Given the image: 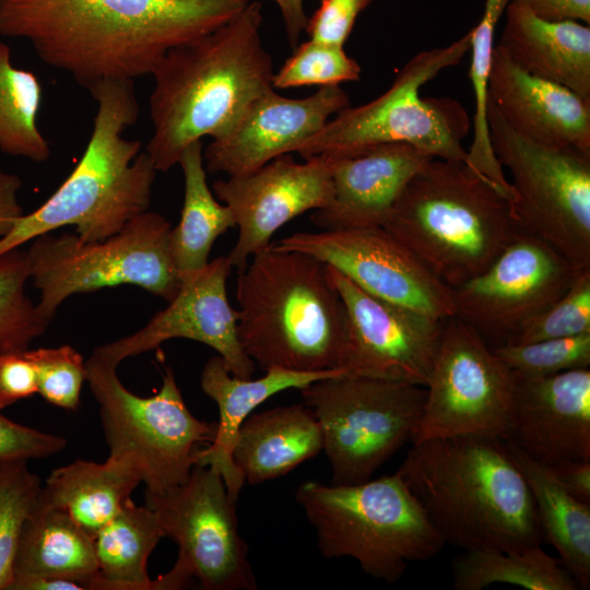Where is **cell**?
Listing matches in <instances>:
<instances>
[{
    "label": "cell",
    "instance_id": "6da1fadb",
    "mask_svg": "<svg viewBox=\"0 0 590 590\" xmlns=\"http://www.w3.org/2000/svg\"><path fill=\"white\" fill-rule=\"evenodd\" d=\"M251 0H0V35L28 42L87 90L151 75L173 48L224 25Z\"/></svg>",
    "mask_w": 590,
    "mask_h": 590
},
{
    "label": "cell",
    "instance_id": "7a4b0ae2",
    "mask_svg": "<svg viewBox=\"0 0 590 590\" xmlns=\"http://www.w3.org/2000/svg\"><path fill=\"white\" fill-rule=\"evenodd\" d=\"M262 20L261 3L250 1L215 31L170 49L154 69L145 151L157 172L177 165L203 137L224 135L255 98L273 88Z\"/></svg>",
    "mask_w": 590,
    "mask_h": 590
},
{
    "label": "cell",
    "instance_id": "3957f363",
    "mask_svg": "<svg viewBox=\"0 0 590 590\" xmlns=\"http://www.w3.org/2000/svg\"><path fill=\"white\" fill-rule=\"evenodd\" d=\"M412 444L396 473L445 543L504 552L541 545L533 497L506 441L452 436Z\"/></svg>",
    "mask_w": 590,
    "mask_h": 590
},
{
    "label": "cell",
    "instance_id": "277c9868",
    "mask_svg": "<svg viewBox=\"0 0 590 590\" xmlns=\"http://www.w3.org/2000/svg\"><path fill=\"white\" fill-rule=\"evenodd\" d=\"M88 91L97 109L81 160L40 206L0 238V257L66 225H74L84 241H101L149 211L157 170L141 142L123 137L140 113L134 81H104Z\"/></svg>",
    "mask_w": 590,
    "mask_h": 590
},
{
    "label": "cell",
    "instance_id": "5b68a950",
    "mask_svg": "<svg viewBox=\"0 0 590 590\" xmlns=\"http://www.w3.org/2000/svg\"><path fill=\"white\" fill-rule=\"evenodd\" d=\"M236 300L239 342L263 370H340L347 316L326 263L271 243L239 271Z\"/></svg>",
    "mask_w": 590,
    "mask_h": 590
},
{
    "label": "cell",
    "instance_id": "8992f818",
    "mask_svg": "<svg viewBox=\"0 0 590 590\" xmlns=\"http://www.w3.org/2000/svg\"><path fill=\"white\" fill-rule=\"evenodd\" d=\"M382 227L451 290L523 232L506 194L465 162L441 158L411 178Z\"/></svg>",
    "mask_w": 590,
    "mask_h": 590
},
{
    "label": "cell",
    "instance_id": "52a82bcc",
    "mask_svg": "<svg viewBox=\"0 0 590 590\" xmlns=\"http://www.w3.org/2000/svg\"><path fill=\"white\" fill-rule=\"evenodd\" d=\"M295 499L323 557L352 558L388 583L403 577L409 562L429 559L446 544L398 473L346 485L305 482Z\"/></svg>",
    "mask_w": 590,
    "mask_h": 590
},
{
    "label": "cell",
    "instance_id": "ba28073f",
    "mask_svg": "<svg viewBox=\"0 0 590 590\" xmlns=\"http://www.w3.org/2000/svg\"><path fill=\"white\" fill-rule=\"evenodd\" d=\"M468 50L470 32L446 47L415 55L385 93L334 115L296 153L307 158L405 143L434 158L465 162L462 141L470 129L468 113L456 99L425 98L420 92L440 71L458 64Z\"/></svg>",
    "mask_w": 590,
    "mask_h": 590
},
{
    "label": "cell",
    "instance_id": "9c48e42d",
    "mask_svg": "<svg viewBox=\"0 0 590 590\" xmlns=\"http://www.w3.org/2000/svg\"><path fill=\"white\" fill-rule=\"evenodd\" d=\"M170 229L165 216L146 211L101 241H84L70 233L34 238L26 258L30 278L40 292V314L51 321L69 296L121 284L169 302L180 285L169 249Z\"/></svg>",
    "mask_w": 590,
    "mask_h": 590
},
{
    "label": "cell",
    "instance_id": "30bf717a",
    "mask_svg": "<svg viewBox=\"0 0 590 590\" xmlns=\"http://www.w3.org/2000/svg\"><path fill=\"white\" fill-rule=\"evenodd\" d=\"M85 368L109 456L132 461L145 491L163 492L182 483L201 446L213 440L215 424L189 411L173 370L167 368L154 396L143 398L125 388L117 366L94 353Z\"/></svg>",
    "mask_w": 590,
    "mask_h": 590
},
{
    "label": "cell",
    "instance_id": "8fae6325",
    "mask_svg": "<svg viewBox=\"0 0 590 590\" xmlns=\"http://www.w3.org/2000/svg\"><path fill=\"white\" fill-rule=\"evenodd\" d=\"M316 416L331 484L368 481L412 441L422 416L425 387L385 379L334 376L300 389Z\"/></svg>",
    "mask_w": 590,
    "mask_h": 590
},
{
    "label": "cell",
    "instance_id": "7c38bea8",
    "mask_svg": "<svg viewBox=\"0 0 590 590\" xmlns=\"http://www.w3.org/2000/svg\"><path fill=\"white\" fill-rule=\"evenodd\" d=\"M494 154L509 169L512 209L521 228L590 268V153L542 144L514 131L487 102Z\"/></svg>",
    "mask_w": 590,
    "mask_h": 590
},
{
    "label": "cell",
    "instance_id": "4fadbf2b",
    "mask_svg": "<svg viewBox=\"0 0 590 590\" xmlns=\"http://www.w3.org/2000/svg\"><path fill=\"white\" fill-rule=\"evenodd\" d=\"M235 504L221 473L210 465L196 464L169 489L145 491V505L163 536L178 545L176 563L154 579V590H178L191 580L205 590L258 588Z\"/></svg>",
    "mask_w": 590,
    "mask_h": 590
},
{
    "label": "cell",
    "instance_id": "5bb4252c",
    "mask_svg": "<svg viewBox=\"0 0 590 590\" xmlns=\"http://www.w3.org/2000/svg\"><path fill=\"white\" fill-rule=\"evenodd\" d=\"M412 442L452 436L506 441L515 377L465 321H444Z\"/></svg>",
    "mask_w": 590,
    "mask_h": 590
},
{
    "label": "cell",
    "instance_id": "9a60e30c",
    "mask_svg": "<svg viewBox=\"0 0 590 590\" xmlns=\"http://www.w3.org/2000/svg\"><path fill=\"white\" fill-rule=\"evenodd\" d=\"M578 270L542 238L522 232L483 272L452 288L456 317L493 349L552 306Z\"/></svg>",
    "mask_w": 590,
    "mask_h": 590
},
{
    "label": "cell",
    "instance_id": "2e32d148",
    "mask_svg": "<svg viewBox=\"0 0 590 590\" xmlns=\"http://www.w3.org/2000/svg\"><path fill=\"white\" fill-rule=\"evenodd\" d=\"M272 244L335 268L386 302L439 320L456 317L451 288L384 227L296 232Z\"/></svg>",
    "mask_w": 590,
    "mask_h": 590
},
{
    "label": "cell",
    "instance_id": "e0dca14e",
    "mask_svg": "<svg viewBox=\"0 0 590 590\" xmlns=\"http://www.w3.org/2000/svg\"><path fill=\"white\" fill-rule=\"evenodd\" d=\"M327 272L347 316L343 376L425 387L445 320L375 297L328 264Z\"/></svg>",
    "mask_w": 590,
    "mask_h": 590
},
{
    "label": "cell",
    "instance_id": "ac0fdd59",
    "mask_svg": "<svg viewBox=\"0 0 590 590\" xmlns=\"http://www.w3.org/2000/svg\"><path fill=\"white\" fill-rule=\"evenodd\" d=\"M232 270L228 258L219 257L182 276L165 309L137 332L98 346L93 353L118 366L127 357L152 351L168 340L188 339L216 351L232 375L251 378L255 363L239 342L238 311L231 306L226 292Z\"/></svg>",
    "mask_w": 590,
    "mask_h": 590
},
{
    "label": "cell",
    "instance_id": "d6986e66",
    "mask_svg": "<svg viewBox=\"0 0 590 590\" xmlns=\"http://www.w3.org/2000/svg\"><path fill=\"white\" fill-rule=\"evenodd\" d=\"M239 229L227 256L233 268L245 269L249 258L271 245V237L298 215L328 204L332 181L327 161L315 155L296 162L283 154L240 176L217 179L212 185Z\"/></svg>",
    "mask_w": 590,
    "mask_h": 590
},
{
    "label": "cell",
    "instance_id": "ffe728a7",
    "mask_svg": "<svg viewBox=\"0 0 590 590\" xmlns=\"http://www.w3.org/2000/svg\"><path fill=\"white\" fill-rule=\"evenodd\" d=\"M350 97L340 85L320 86L303 98L271 88L255 98L224 135L203 151L206 173L249 174L283 154L296 152L309 137L344 108Z\"/></svg>",
    "mask_w": 590,
    "mask_h": 590
},
{
    "label": "cell",
    "instance_id": "44dd1931",
    "mask_svg": "<svg viewBox=\"0 0 590 590\" xmlns=\"http://www.w3.org/2000/svg\"><path fill=\"white\" fill-rule=\"evenodd\" d=\"M507 442L551 465L590 460V369L515 375Z\"/></svg>",
    "mask_w": 590,
    "mask_h": 590
},
{
    "label": "cell",
    "instance_id": "7402d4cb",
    "mask_svg": "<svg viewBox=\"0 0 590 590\" xmlns=\"http://www.w3.org/2000/svg\"><path fill=\"white\" fill-rule=\"evenodd\" d=\"M320 156L332 181L330 201L310 216L321 231L382 227L408 182L434 158L405 143Z\"/></svg>",
    "mask_w": 590,
    "mask_h": 590
},
{
    "label": "cell",
    "instance_id": "603a6c76",
    "mask_svg": "<svg viewBox=\"0 0 590 590\" xmlns=\"http://www.w3.org/2000/svg\"><path fill=\"white\" fill-rule=\"evenodd\" d=\"M487 97L518 134L590 153V101L524 71L499 45L493 49Z\"/></svg>",
    "mask_w": 590,
    "mask_h": 590
},
{
    "label": "cell",
    "instance_id": "cb8c5ba5",
    "mask_svg": "<svg viewBox=\"0 0 590 590\" xmlns=\"http://www.w3.org/2000/svg\"><path fill=\"white\" fill-rule=\"evenodd\" d=\"M343 376L341 370L297 371L271 368L258 378L232 375L217 355L210 358L201 373V388L219 408L213 440L197 455V463L215 468L222 475L228 494L237 500L245 480L232 459L237 432L251 412L272 396L287 389H303L314 381Z\"/></svg>",
    "mask_w": 590,
    "mask_h": 590
},
{
    "label": "cell",
    "instance_id": "d4e9b609",
    "mask_svg": "<svg viewBox=\"0 0 590 590\" xmlns=\"http://www.w3.org/2000/svg\"><path fill=\"white\" fill-rule=\"evenodd\" d=\"M499 46L518 67L590 101V26L542 19L509 2Z\"/></svg>",
    "mask_w": 590,
    "mask_h": 590
},
{
    "label": "cell",
    "instance_id": "484cf974",
    "mask_svg": "<svg viewBox=\"0 0 590 590\" xmlns=\"http://www.w3.org/2000/svg\"><path fill=\"white\" fill-rule=\"evenodd\" d=\"M322 447L312 411L292 404L250 414L237 432L232 459L245 483L258 485L288 474Z\"/></svg>",
    "mask_w": 590,
    "mask_h": 590
},
{
    "label": "cell",
    "instance_id": "4316f807",
    "mask_svg": "<svg viewBox=\"0 0 590 590\" xmlns=\"http://www.w3.org/2000/svg\"><path fill=\"white\" fill-rule=\"evenodd\" d=\"M70 579L101 590L93 536L63 511L37 500L19 539L13 580Z\"/></svg>",
    "mask_w": 590,
    "mask_h": 590
},
{
    "label": "cell",
    "instance_id": "83f0119b",
    "mask_svg": "<svg viewBox=\"0 0 590 590\" xmlns=\"http://www.w3.org/2000/svg\"><path fill=\"white\" fill-rule=\"evenodd\" d=\"M140 483L141 475L129 459L108 456L101 463L78 459L50 473L38 500L63 511L94 536Z\"/></svg>",
    "mask_w": 590,
    "mask_h": 590
},
{
    "label": "cell",
    "instance_id": "f1b7e54d",
    "mask_svg": "<svg viewBox=\"0 0 590 590\" xmlns=\"http://www.w3.org/2000/svg\"><path fill=\"white\" fill-rule=\"evenodd\" d=\"M534 500L543 541L559 554L578 589L590 586V504L570 495L547 467L507 442Z\"/></svg>",
    "mask_w": 590,
    "mask_h": 590
},
{
    "label": "cell",
    "instance_id": "f546056e",
    "mask_svg": "<svg viewBox=\"0 0 590 590\" xmlns=\"http://www.w3.org/2000/svg\"><path fill=\"white\" fill-rule=\"evenodd\" d=\"M178 164L185 179L180 221L169 233L170 255L179 279L209 263L216 238L236 226L233 213L220 203L206 182L201 141L185 149Z\"/></svg>",
    "mask_w": 590,
    "mask_h": 590
},
{
    "label": "cell",
    "instance_id": "4dcf8cb0",
    "mask_svg": "<svg viewBox=\"0 0 590 590\" xmlns=\"http://www.w3.org/2000/svg\"><path fill=\"white\" fill-rule=\"evenodd\" d=\"M163 538L153 510L130 498L93 536L102 590H154L148 559Z\"/></svg>",
    "mask_w": 590,
    "mask_h": 590
},
{
    "label": "cell",
    "instance_id": "1f68e13d",
    "mask_svg": "<svg viewBox=\"0 0 590 590\" xmlns=\"http://www.w3.org/2000/svg\"><path fill=\"white\" fill-rule=\"evenodd\" d=\"M452 573L456 590H482L494 583L529 590L578 589L569 571L541 545L515 552L465 551L453 559Z\"/></svg>",
    "mask_w": 590,
    "mask_h": 590
},
{
    "label": "cell",
    "instance_id": "d6a6232c",
    "mask_svg": "<svg viewBox=\"0 0 590 590\" xmlns=\"http://www.w3.org/2000/svg\"><path fill=\"white\" fill-rule=\"evenodd\" d=\"M42 85L34 72L11 62L10 46L0 40V150L33 162H46L51 150L36 119Z\"/></svg>",
    "mask_w": 590,
    "mask_h": 590
},
{
    "label": "cell",
    "instance_id": "836d02e7",
    "mask_svg": "<svg viewBox=\"0 0 590 590\" xmlns=\"http://www.w3.org/2000/svg\"><path fill=\"white\" fill-rule=\"evenodd\" d=\"M510 0H485L483 14L470 31L472 50L469 78L474 94L473 138L467 151V165L514 200V190L496 158L487 125V84L494 49V35L499 19Z\"/></svg>",
    "mask_w": 590,
    "mask_h": 590
},
{
    "label": "cell",
    "instance_id": "e575fe53",
    "mask_svg": "<svg viewBox=\"0 0 590 590\" xmlns=\"http://www.w3.org/2000/svg\"><path fill=\"white\" fill-rule=\"evenodd\" d=\"M28 278L26 252L0 257V354L27 350L50 323L25 293Z\"/></svg>",
    "mask_w": 590,
    "mask_h": 590
},
{
    "label": "cell",
    "instance_id": "d590c367",
    "mask_svg": "<svg viewBox=\"0 0 590 590\" xmlns=\"http://www.w3.org/2000/svg\"><path fill=\"white\" fill-rule=\"evenodd\" d=\"M42 482L27 461L0 465V590H9L22 528L36 505Z\"/></svg>",
    "mask_w": 590,
    "mask_h": 590
},
{
    "label": "cell",
    "instance_id": "8d00e7d4",
    "mask_svg": "<svg viewBox=\"0 0 590 590\" xmlns=\"http://www.w3.org/2000/svg\"><path fill=\"white\" fill-rule=\"evenodd\" d=\"M361 67L342 46L308 39L297 45L293 55L273 74V88L340 85L358 81Z\"/></svg>",
    "mask_w": 590,
    "mask_h": 590
},
{
    "label": "cell",
    "instance_id": "74e56055",
    "mask_svg": "<svg viewBox=\"0 0 590 590\" xmlns=\"http://www.w3.org/2000/svg\"><path fill=\"white\" fill-rule=\"evenodd\" d=\"M492 350L515 375L548 376L589 367L590 333L522 344L505 343Z\"/></svg>",
    "mask_w": 590,
    "mask_h": 590
},
{
    "label": "cell",
    "instance_id": "f35d334b",
    "mask_svg": "<svg viewBox=\"0 0 590 590\" xmlns=\"http://www.w3.org/2000/svg\"><path fill=\"white\" fill-rule=\"evenodd\" d=\"M590 333V268L580 269L567 291L524 323L507 343H531Z\"/></svg>",
    "mask_w": 590,
    "mask_h": 590
},
{
    "label": "cell",
    "instance_id": "ab89813d",
    "mask_svg": "<svg viewBox=\"0 0 590 590\" xmlns=\"http://www.w3.org/2000/svg\"><path fill=\"white\" fill-rule=\"evenodd\" d=\"M37 377V392L49 403L74 411L86 381L85 362L70 345L25 350Z\"/></svg>",
    "mask_w": 590,
    "mask_h": 590
},
{
    "label": "cell",
    "instance_id": "60d3db41",
    "mask_svg": "<svg viewBox=\"0 0 590 590\" xmlns=\"http://www.w3.org/2000/svg\"><path fill=\"white\" fill-rule=\"evenodd\" d=\"M66 446L64 438L17 424L0 412V465L46 458Z\"/></svg>",
    "mask_w": 590,
    "mask_h": 590
},
{
    "label": "cell",
    "instance_id": "b9f144b4",
    "mask_svg": "<svg viewBox=\"0 0 590 590\" xmlns=\"http://www.w3.org/2000/svg\"><path fill=\"white\" fill-rule=\"evenodd\" d=\"M374 0H320V4L307 19L305 31L309 39L344 46L358 15Z\"/></svg>",
    "mask_w": 590,
    "mask_h": 590
},
{
    "label": "cell",
    "instance_id": "7bdbcfd3",
    "mask_svg": "<svg viewBox=\"0 0 590 590\" xmlns=\"http://www.w3.org/2000/svg\"><path fill=\"white\" fill-rule=\"evenodd\" d=\"M36 392V370L25 351L0 354V410Z\"/></svg>",
    "mask_w": 590,
    "mask_h": 590
},
{
    "label": "cell",
    "instance_id": "ee69618b",
    "mask_svg": "<svg viewBox=\"0 0 590 590\" xmlns=\"http://www.w3.org/2000/svg\"><path fill=\"white\" fill-rule=\"evenodd\" d=\"M550 21L573 20L590 24V0H510Z\"/></svg>",
    "mask_w": 590,
    "mask_h": 590
},
{
    "label": "cell",
    "instance_id": "f6af8a7d",
    "mask_svg": "<svg viewBox=\"0 0 590 590\" xmlns=\"http://www.w3.org/2000/svg\"><path fill=\"white\" fill-rule=\"evenodd\" d=\"M546 467L570 495L590 504V460H565Z\"/></svg>",
    "mask_w": 590,
    "mask_h": 590
},
{
    "label": "cell",
    "instance_id": "bcb514c9",
    "mask_svg": "<svg viewBox=\"0 0 590 590\" xmlns=\"http://www.w3.org/2000/svg\"><path fill=\"white\" fill-rule=\"evenodd\" d=\"M22 185L17 175L0 168V238L5 236L23 215L17 201V192Z\"/></svg>",
    "mask_w": 590,
    "mask_h": 590
},
{
    "label": "cell",
    "instance_id": "7dc6e473",
    "mask_svg": "<svg viewBox=\"0 0 590 590\" xmlns=\"http://www.w3.org/2000/svg\"><path fill=\"white\" fill-rule=\"evenodd\" d=\"M280 9L285 33L290 44L295 48L305 31L308 16L305 13V0H273Z\"/></svg>",
    "mask_w": 590,
    "mask_h": 590
}]
</instances>
